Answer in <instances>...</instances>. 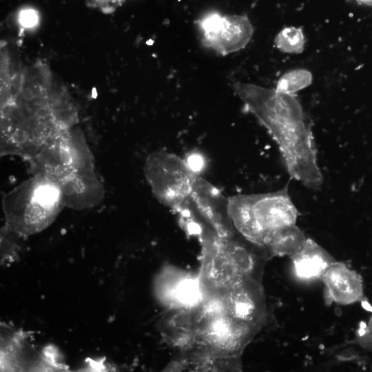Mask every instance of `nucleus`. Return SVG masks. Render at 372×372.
Returning <instances> with one entry per match:
<instances>
[{
  "mask_svg": "<svg viewBox=\"0 0 372 372\" xmlns=\"http://www.w3.org/2000/svg\"><path fill=\"white\" fill-rule=\"evenodd\" d=\"M358 3L372 7V0H355Z\"/></svg>",
  "mask_w": 372,
  "mask_h": 372,
  "instance_id": "19",
  "label": "nucleus"
},
{
  "mask_svg": "<svg viewBox=\"0 0 372 372\" xmlns=\"http://www.w3.org/2000/svg\"><path fill=\"white\" fill-rule=\"evenodd\" d=\"M234 91L276 143L289 176L311 189L323 183L309 120L294 96L236 82Z\"/></svg>",
  "mask_w": 372,
  "mask_h": 372,
  "instance_id": "1",
  "label": "nucleus"
},
{
  "mask_svg": "<svg viewBox=\"0 0 372 372\" xmlns=\"http://www.w3.org/2000/svg\"><path fill=\"white\" fill-rule=\"evenodd\" d=\"M369 329L370 330V331L372 333V318H371V320L370 322V324H369Z\"/></svg>",
  "mask_w": 372,
  "mask_h": 372,
  "instance_id": "20",
  "label": "nucleus"
},
{
  "mask_svg": "<svg viewBox=\"0 0 372 372\" xmlns=\"http://www.w3.org/2000/svg\"><path fill=\"white\" fill-rule=\"evenodd\" d=\"M290 258L296 276L306 281L322 278L327 268L335 261L322 247L308 238L302 248Z\"/></svg>",
  "mask_w": 372,
  "mask_h": 372,
  "instance_id": "11",
  "label": "nucleus"
},
{
  "mask_svg": "<svg viewBox=\"0 0 372 372\" xmlns=\"http://www.w3.org/2000/svg\"><path fill=\"white\" fill-rule=\"evenodd\" d=\"M58 196V192L52 186L43 185L39 187L36 192L37 200L42 206L48 207L52 205Z\"/></svg>",
  "mask_w": 372,
  "mask_h": 372,
  "instance_id": "16",
  "label": "nucleus"
},
{
  "mask_svg": "<svg viewBox=\"0 0 372 372\" xmlns=\"http://www.w3.org/2000/svg\"><path fill=\"white\" fill-rule=\"evenodd\" d=\"M36 19V14L32 10L23 11L21 14V22L25 25H32L35 22Z\"/></svg>",
  "mask_w": 372,
  "mask_h": 372,
  "instance_id": "18",
  "label": "nucleus"
},
{
  "mask_svg": "<svg viewBox=\"0 0 372 372\" xmlns=\"http://www.w3.org/2000/svg\"><path fill=\"white\" fill-rule=\"evenodd\" d=\"M223 246L242 274L262 283L265 264L270 256L265 247L255 244L238 231L231 236L220 237Z\"/></svg>",
  "mask_w": 372,
  "mask_h": 372,
  "instance_id": "9",
  "label": "nucleus"
},
{
  "mask_svg": "<svg viewBox=\"0 0 372 372\" xmlns=\"http://www.w3.org/2000/svg\"><path fill=\"white\" fill-rule=\"evenodd\" d=\"M312 80V74L309 70L295 69L284 74L278 79L275 89L284 93L294 94L310 85Z\"/></svg>",
  "mask_w": 372,
  "mask_h": 372,
  "instance_id": "14",
  "label": "nucleus"
},
{
  "mask_svg": "<svg viewBox=\"0 0 372 372\" xmlns=\"http://www.w3.org/2000/svg\"><path fill=\"white\" fill-rule=\"evenodd\" d=\"M174 299L180 306L192 308L198 304L203 300L198 280L192 278H185L175 287Z\"/></svg>",
  "mask_w": 372,
  "mask_h": 372,
  "instance_id": "15",
  "label": "nucleus"
},
{
  "mask_svg": "<svg viewBox=\"0 0 372 372\" xmlns=\"http://www.w3.org/2000/svg\"><path fill=\"white\" fill-rule=\"evenodd\" d=\"M180 222L192 220L220 237L236 233L229 214L228 198L198 175L190 198L176 212Z\"/></svg>",
  "mask_w": 372,
  "mask_h": 372,
  "instance_id": "6",
  "label": "nucleus"
},
{
  "mask_svg": "<svg viewBox=\"0 0 372 372\" xmlns=\"http://www.w3.org/2000/svg\"><path fill=\"white\" fill-rule=\"evenodd\" d=\"M225 313L233 319L259 331L266 316L262 285L245 277L223 299Z\"/></svg>",
  "mask_w": 372,
  "mask_h": 372,
  "instance_id": "8",
  "label": "nucleus"
},
{
  "mask_svg": "<svg viewBox=\"0 0 372 372\" xmlns=\"http://www.w3.org/2000/svg\"><path fill=\"white\" fill-rule=\"evenodd\" d=\"M147 174L156 196L175 212L182 208L190 198L198 176L185 158L165 151L152 156L148 163Z\"/></svg>",
  "mask_w": 372,
  "mask_h": 372,
  "instance_id": "4",
  "label": "nucleus"
},
{
  "mask_svg": "<svg viewBox=\"0 0 372 372\" xmlns=\"http://www.w3.org/2000/svg\"><path fill=\"white\" fill-rule=\"evenodd\" d=\"M307 238L302 230L293 225L275 233L267 240L265 247L270 257H291L302 248Z\"/></svg>",
  "mask_w": 372,
  "mask_h": 372,
  "instance_id": "12",
  "label": "nucleus"
},
{
  "mask_svg": "<svg viewBox=\"0 0 372 372\" xmlns=\"http://www.w3.org/2000/svg\"><path fill=\"white\" fill-rule=\"evenodd\" d=\"M198 238L203 257L198 280L203 299L223 300L245 276L227 254L220 236L205 230Z\"/></svg>",
  "mask_w": 372,
  "mask_h": 372,
  "instance_id": "5",
  "label": "nucleus"
},
{
  "mask_svg": "<svg viewBox=\"0 0 372 372\" xmlns=\"http://www.w3.org/2000/svg\"><path fill=\"white\" fill-rule=\"evenodd\" d=\"M185 161L190 168L197 174L199 175L204 166V159L203 156L196 152L190 153L186 158Z\"/></svg>",
  "mask_w": 372,
  "mask_h": 372,
  "instance_id": "17",
  "label": "nucleus"
},
{
  "mask_svg": "<svg viewBox=\"0 0 372 372\" xmlns=\"http://www.w3.org/2000/svg\"><path fill=\"white\" fill-rule=\"evenodd\" d=\"M194 324L192 343L188 348L220 358L240 357L258 331L225 311L205 317L194 316Z\"/></svg>",
  "mask_w": 372,
  "mask_h": 372,
  "instance_id": "3",
  "label": "nucleus"
},
{
  "mask_svg": "<svg viewBox=\"0 0 372 372\" xmlns=\"http://www.w3.org/2000/svg\"><path fill=\"white\" fill-rule=\"evenodd\" d=\"M203 44L221 55L244 48L252 37L249 19L242 15H223L211 12L197 21Z\"/></svg>",
  "mask_w": 372,
  "mask_h": 372,
  "instance_id": "7",
  "label": "nucleus"
},
{
  "mask_svg": "<svg viewBox=\"0 0 372 372\" xmlns=\"http://www.w3.org/2000/svg\"><path fill=\"white\" fill-rule=\"evenodd\" d=\"M274 43L282 52L300 54L304 50V35L301 28L286 27L277 34Z\"/></svg>",
  "mask_w": 372,
  "mask_h": 372,
  "instance_id": "13",
  "label": "nucleus"
},
{
  "mask_svg": "<svg viewBox=\"0 0 372 372\" xmlns=\"http://www.w3.org/2000/svg\"><path fill=\"white\" fill-rule=\"evenodd\" d=\"M228 209L236 230L248 240L264 247L275 233L296 225L299 216L287 185L271 192L230 196Z\"/></svg>",
  "mask_w": 372,
  "mask_h": 372,
  "instance_id": "2",
  "label": "nucleus"
},
{
  "mask_svg": "<svg viewBox=\"0 0 372 372\" xmlns=\"http://www.w3.org/2000/svg\"><path fill=\"white\" fill-rule=\"evenodd\" d=\"M322 279L326 286L330 302L348 304L363 297L362 281L353 270L344 263L333 262L325 271Z\"/></svg>",
  "mask_w": 372,
  "mask_h": 372,
  "instance_id": "10",
  "label": "nucleus"
}]
</instances>
